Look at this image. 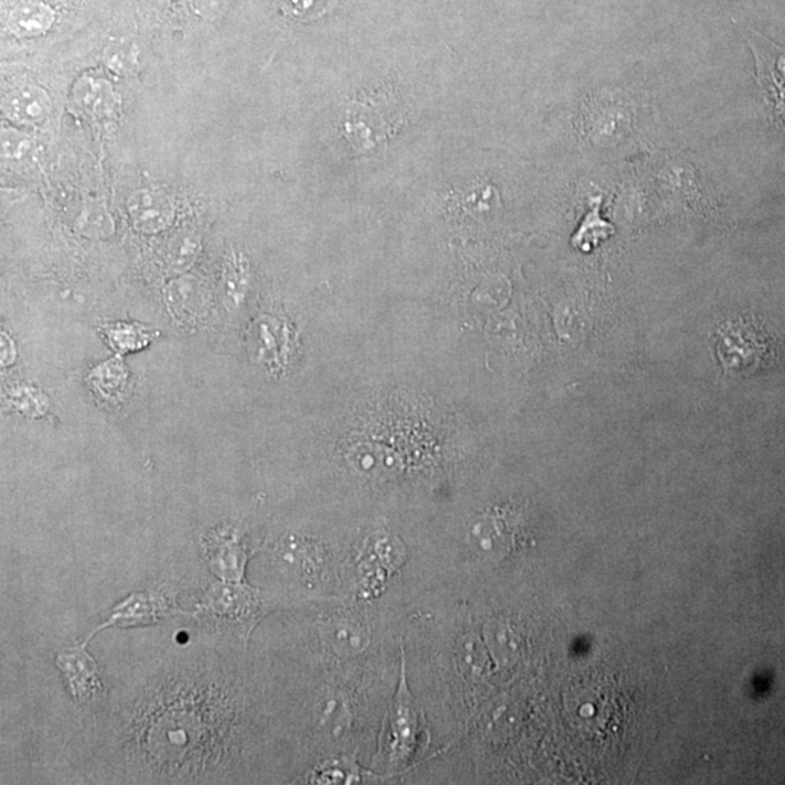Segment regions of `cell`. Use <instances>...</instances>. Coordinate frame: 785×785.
Returning <instances> with one entry per match:
<instances>
[{
  "label": "cell",
  "mask_w": 785,
  "mask_h": 785,
  "mask_svg": "<svg viewBox=\"0 0 785 785\" xmlns=\"http://www.w3.org/2000/svg\"><path fill=\"white\" fill-rule=\"evenodd\" d=\"M335 2L336 0H286L284 9L295 20L310 21L325 15Z\"/></svg>",
  "instance_id": "6"
},
{
  "label": "cell",
  "mask_w": 785,
  "mask_h": 785,
  "mask_svg": "<svg viewBox=\"0 0 785 785\" xmlns=\"http://www.w3.org/2000/svg\"><path fill=\"white\" fill-rule=\"evenodd\" d=\"M105 336L108 337L109 344L114 350L120 353H131V351L143 348L152 341L144 327L139 325H121L107 326L104 329Z\"/></svg>",
  "instance_id": "5"
},
{
  "label": "cell",
  "mask_w": 785,
  "mask_h": 785,
  "mask_svg": "<svg viewBox=\"0 0 785 785\" xmlns=\"http://www.w3.org/2000/svg\"><path fill=\"white\" fill-rule=\"evenodd\" d=\"M750 45L756 61V80L777 120L785 126V49L755 34Z\"/></svg>",
  "instance_id": "1"
},
{
  "label": "cell",
  "mask_w": 785,
  "mask_h": 785,
  "mask_svg": "<svg viewBox=\"0 0 785 785\" xmlns=\"http://www.w3.org/2000/svg\"><path fill=\"white\" fill-rule=\"evenodd\" d=\"M344 130L351 143L358 150L377 148L390 135L389 120L385 112L363 103H353L346 108Z\"/></svg>",
  "instance_id": "2"
},
{
  "label": "cell",
  "mask_w": 785,
  "mask_h": 785,
  "mask_svg": "<svg viewBox=\"0 0 785 785\" xmlns=\"http://www.w3.org/2000/svg\"><path fill=\"white\" fill-rule=\"evenodd\" d=\"M56 665L66 675L76 700L88 701L97 696L100 689L98 666L93 657L86 654L84 646L72 647L58 654Z\"/></svg>",
  "instance_id": "3"
},
{
  "label": "cell",
  "mask_w": 785,
  "mask_h": 785,
  "mask_svg": "<svg viewBox=\"0 0 785 785\" xmlns=\"http://www.w3.org/2000/svg\"><path fill=\"white\" fill-rule=\"evenodd\" d=\"M163 605L159 604L157 600L152 596L146 595H131L125 604L117 606L116 611L111 615V619L103 625L122 623V624H140V623H152L158 622L159 615H163Z\"/></svg>",
  "instance_id": "4"
}]
</instances>
